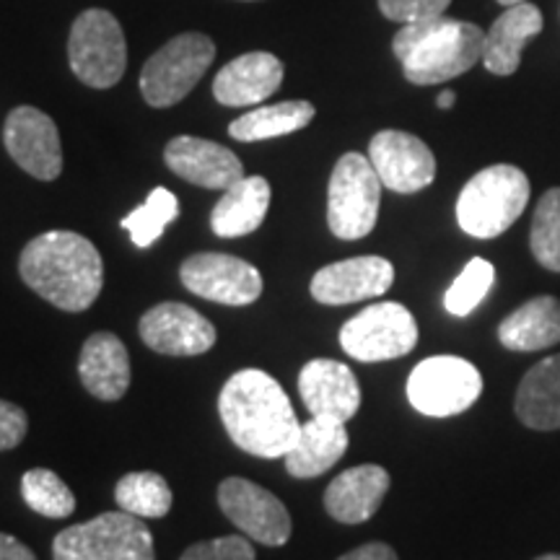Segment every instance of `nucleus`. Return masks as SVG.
Masks as SVG:
<instances>
[{"label": "nucleus", "instance_id": "38", "mask_svg": "<svg viewBox=\"0 0 560 560\" xmlns=\"http://www.w3.org/2000/svg\"><path fill=\"white\" fill-rule=\"evenodd\" d=\"M454 102H457V94H454V91H441V94H439V107L441 109H452Z\"/></svg>", "mask_w": 560, "mask_h": 560}, {"label": "nucleus", "instance_id": "37", "mask_svg": "<svg viewBox=\"0 0 560 560\" xmlns=\"http://www.w3.org/2000/svg\"><path fill=\"white\" fill-rule=\"evenodd\" d=\"M0 560H37V556L16 537L0 532Z\"/></svg>", "mask_w": 560, "mask_h": 560}, {"label": "nucleus", "instance_id": "28", "mask_svg": "<svg viewBox=\"0 0 560 560\" xmlns=\"http://www.w3.org/2000/svg\"><path fill=\"white\" fill-rule=\"evenodd\" d=\"M115 501L140 520H161L172 509V488L159 472H130L117 480Z\"/></svg>", "mask_w": 560, "mask_h": 560}, {"label": "nucleus", "instance_id": "24", "mask_svg": "<svg viewBox=\"0 0 560 560\" xmlns=\"http://www.w3.org/2000/svg\"><path fill=\"white\" fill-rule=\"evenodd\" d=\"M270 208V185L265 177H242L229 190L210 213V229L223 240L247 236L262 226Z\"/></svg>", "mask_w": 560, "mask_h": 560}, {"label": "nucleus", "instance_id": "34", "mask_svg": "<svg viewBox=\"0 0 560 560\" xmlns=\"http://www.w3.org/2000/svg\"><path fill=\"white\" fill-rule=\"evenodd\" d=\"M452 0H380V11L389 21H400V24H420V21H431L444 16Z\"/></svg>", "mask_w": 560, "mask_h": 560}, {"label": "nucleus", "instance_id": "40", "mask_svg": "<svg viewBox=\"0 0 560 560\" xmlns=\"http://www.w3.org/2000/svg\"><path fill=\"white\" fill-rule=\"evenodd\" d=\"M535 560H560V556H558V552H548V556H540V558H535Z\"/></svg>", "mask_w": 560, "mask_h": 560}, {"label": "nucleus", "instance_id": "23", "mask_svg": "<svg viewBox=\"0 0 560 560\" xmlns=\"http://www.w3.org/2000/svg\"><path fill=\"white\" fill-rule=\"evenodd\" d=\"M348 429L346 423L330 418H314L301 425V433L293 450L285 454V470L291 478L310 480L325 475L338 465L342 454L348 452Z\"/></svg>", "mask_w": 560, "mask_h": 560}, {"label": "nucleus", "instance_id": "26", "mask_svg": "<svg viewBox=\"0 0 560 560\" xmlns=\"http://www.w3.org/2000/svg\"><path fill=\"white\" fill-rule=\"evenodd\" d=\"M499 340L509 350H545L560 342V301L556 296H535L511 312L499 327Z\"/></svg>", "mask_w": 560, "mask_h": 560}, {"label": "nucleus", "instance_id": "10", "mask_svg": "<svg viewBox=\"0 0 560 560\" xmlns=\"http://www.w3.org/2000/svg\"><path fill=\"white\" fill-rule=\"evenodd\" d=\"M340 346L363 363L402 359L418 346L416 317L397 301L371 304L342 325Z\"/></svg>", "mask_w": 560, "mask_h": 560}, {"label": "nucleus", "instance_id": "16", "mask_svg": "<svg viewBox=\"0 0 560 560\" xmlns=\"http://www.w3.org/2000/svg\"><path fill=\"white\" fill-rule=\"evenodd\" d=\"M395 283V268L389 260L376 255L353 257V260L332 262L314 272L312 296L319 304L342 306L355 301L384 296Z\"/></svg>", "mask_w": 560, "mask_h": 560}, {"label": "nucleus", "instance_id": "12", "mask_svg": "<svg viewBox=\"0 0 560 560\" xmlns=\"http://www.w3.org/2000/svg\"><path fill=\"white\" fill-rule=\"evenodd\" d=\"M219 503L226 520L255 542L280 548L291 540V514L278 495L257 482L226 478L219 486Z\"/></svg>", "mask_w": 560, "mask_h": 560}, {"label": "nucleus", "instance_id": "15", "mask_svg": "<svg viewBox=\"0 0 560 560\" xmlns=\"http://www.w3.org/2000/svg\"><path fill=\"white\" fill-rule=\"evenodd\" d=\"M140 338L161 355H200L215 346V327L179 301H164L140 317Z\"/></svg>", "mask_w": 560, "mask_h": 560}, {"label": "nucleus", "instance_id": "3", "mask_svg": "<svg viewBox=\"0 0 560 560\" xmlns=\"http://www.w3.org/2000/svg\"><path fill=\"white\" fill-rule=\"evenodd\" d=\"M486 32L470 21L431 19L405 24L392 39V52L402 62L405 79L416 86L446 83L482 62Z\"/></svg>", "mask_w": 560, "mask_h": 560}, {"label": "nucleus", "instance_id": "29", "mask_svg": "<svg viewBox=\"0 0 560 560\" xmlns=\"http://www.w3.org/2000/svg\"><path fill=\"white\" fill-rule=\"evenodd\" d=\"M177 215H179L177 195L166 190V187H156V190H151L149 200H145L143 206L125 215L122 229L128 231L136 247L145 249L151 247L153 242L161 240L164 229L170 226L172 221H177Z\"/></svg>", "mask_w": 560, "mask_h": 560}, {"label": "nucleus", "instance_id": "20", "mask_svg": "<svg viewBox=\"0 0 560 560\" xmlns=\"http://www.w3.org/2000/svg\"><path fill=\"white\" fill-rule=\"evenodd\" d=\"M389 472L380 465H359L340 472L325 490V509L340 524H363L376 514L389 490Z\"/></svg>", "mask_w": 560, "mask_h": 560}, {"label": "nucleus", "instance_id": "8", "mask_svg": "<svg viewBox=\"0 0 560 560\" xmlns=\"http://www.w3.org/2000/svg\"><path fill=\"white\" fill-rule=\"evenodd\" d=\"M70 68L91 89H112L128 68V45L120 21L109 11L89 9L70 26Z\"/></svg>", "mask_w": 560, "mask_h": 560}, {"label": "nucleus", "instance_id": "2", "mask_svg": "<svg viewBox=\"0 0 560 560\" xmlns=\"http://www.w3.org/2000/svg\"><path fill=\"white\" fill-rule=\"evenodd\" d=\"M19 272L30 289L62 312H86L102 293L100 249L75 231H45L26 244Z\"/></svg>", "mask_w": 560, "mask_h": 560}, {"label": "nucleus", "instance_id": "39", "mask_svg": "<svg viewBox=\"0 0 560 560\" xmlns=\"http://www.w3.org/2000/svg\"><path fill=\"white\" fill-rule=\"evenodd\" d=\"M499 3H501V5H506V9H509V5H520V3H527V0H499Z\"/></svg>", "mask_w": 560, "mask_h": 560}, {"label": "nucleus", "instance_id": "9", "mask_svg": "<svg viewBox=\"0 0 560 560\" xmlns=\"http://www.w3.org/2000/svg\"><path fill=\"white\" fill-rule=\"evenodd\" d=\"M482 392V376L459 355L420 361L408 380V400L429 418H450L470 410Z\"/></svg>", "mask_w": 560, "mask_h": 560}, {"label": "nucleus", "instance_id": "27", "mask_svg": "<svg viewBox=\"0 0 560 560\" xmlns=\"http://www.w3.org/2000/svg\"><path fill=\"white\" fill-rule=\"evenodd\" d=\"M317 109L310 102H280L270 107H257L242 115L240 120L229 125V136L242 143H257V140H270L291 132L304 130L314 120Z\"/></svg>", "mask_w": 560, "mask_h": 560}, {"label": "nucleus", "instance_id": "36", "mask_svg": "<svg viewBox=\"0 0 560 560\" xmlns=\"http://www.w3.org/2000/svg\"><path fill=\"white\" fill-rule=\"evenodd\" d=\"M338 560H397V552L387 542H366L340 556Z\"/></svg>", "mask_w": 560, "mask_h": 560}, {"label": "nucleus", "instance_id": "32", "mask_svg": "<svg viewBox=\"0 0 560 560\" xmlns=\"http://www.w3.org/2000/svg\"><path fill=\"white\" fill-rule=\"evenodd\" d=\"M495 280V268L482 257H475L465 265V270L459 272V278L454 280L444 296L446 312L454 314V317H467V314L478 310L482 299L488 296V291L493 289Z\"/></svg>", "mask_w": 560, "mask_h": 560}, {"label": "nucleus", "instance_id": "33", "mask_svg": "<svg viewBox=\"0 0 560 560\" xmlns=\"http://www.w3.org/2000/svg\"><path fill=\"white\" fill-rule=\"evenodd\" d=\"M179 560H255V548L242 535H229L190 545Z\"/></svg>", "mask_w": 560, "mask_h": 560}, {"label": "nucleus", "instance_id": "35", "mask_svg": "<svg viewBox=\"0 0 560 560\" xmlns=\"http://www.w3.org/2000/svg\"><path fill=\"white\" fill-rule=\"evenodd\" d=\"M30 431L26 412L9 400H0V452L16 450Z\"/></svg>", "mask_w": 560, "mask_h": 560}, {"label": "nucleus", "instance_id": "6", "mask_svg": "<svg viewBox=\"0 0 560 560\" xmlns=\"http://www.w3.org/2000/svg\"><path fill=\"white\" fill-rule=\"evenodd\" d=\"M382 179L363 153H346L335 164L327 190V223L338 240L355 242L371 234L380 219Z\"/></svg>", "mask_w": 560, "mask_h": 560}, {"label": "nucleus", "instance_id": "4", "mask_svg": "<svg viewBox=\"0 0 560 560\" xmlns=\"http://www.w3.org/2000/svg\"><path fill=\"white\" fill-rule=\"evenodd\" d=\"M529 202V179L520 166L495 164L462 187L457 221L475 240H493L520 221Z\"/></svg>", "mask_w": 560, "mask_h": 560}, {"label": "nucleus", "instance_id": "22", "mask_svg": "<svg viewBox=\"0 0 560 560\" xmlns=\"http://www.w3.org/2000/svg\"><path fill=\"white\" fill-rule=\"evenodd\" d=\"M79 376L96 400H120L130 387V355L125 342L112 332L91 335L81 348Z\"/></svg>", "mask_w": 560, "mask_h": 560}, {"label": "nucleus", "instance_id": "30", "mask_svg": "<svg viewBox=\"0 0 560 560\" xmlns=\"http://www.w3.org/2000/svg\"><path fill=\"white\" fill-rule=\"evenodd\" d=\"M21 495H24L26 506L47 520H66L75 511V495L60 475L52 470H30L21 478Z\"/></svg>", "mask_w": 560, "mask_h": 560}, {"label": "nucleus", "instance_id": "1", "mask_svg": "<svg viewBox=\"0 0 560 560\" xmlns=\"http://www.w3.org/2000/svg\"><path fill=\"white\" fill-rule=\"evenodd\" d=\"M219 412L231 441L255 457H285L301 433L289 395L260 369L236 371L223 384Z\"/></svg>", "mask_w": 560, "mask_h": 560}, {"label": "nucleus", "instance_id": "19", "mask_svg": "<svg viewBox=\"0 0 560 560\" xmlns=\"http://www.w3.org/2000/svg\"><path fill=\"white\" fill-rule=\"evenodd\" d=\"M283 62L270 52H247L219 70L213 81V96L223 107H249L262 104L283 83Z\"/></svg>", "mask_w": 560, "mask_h": 560}, {"label": "nucleus", "instance_id": "21", "mask_svg": "<svg viewBox=\"0 0 560 560\" xmlns=\"http://www.w3.org/2000/svg\"><path fill=\"white\" fill-rule=\"evenodd\" d=\"M542 11L532 3L509 5L493 21L482 45V66L493 75H511L522 66V52L542 32Z\"/></svg>", "mask_w": 560, "mask_h": 560}, {"label": "nucleus", "instance_id": "25", "mask_svg": "<svg viewBox=\"0 0 560 560\" xmlns=\"http://www.w3.org/2000/svg\"><path fill=\"white\" fill-rule=\"evenodd\" d=\"M514 410L527 429H560V353L542 359L524 374L516 389Z\"/></svg>", "mask_w": 560, "mask_h": 560}, {"label": "nucleus", "instance_id": "13", "mask_svg": "<svg viewBox=\"0 0 560 560\" xmlns=\"http://www.w3.org/2000/svg\"><path fill=\"white\" fill-rule=\"evenodd\" d=\"M369 161L392 192L412 195L436 179V156L423 140L405 130H382L371 138Z\"/></svg>", "mask_w": 560, "mask_h": 560}, {"label": "nucleus", "instance_id": "14", "mask_svg": "<svg viewBox=\"0 0 560 560\" xmlns=\"http://www.w3.org/2000/svg\"><path fill=\"white\" fill-rule=\"evenodd\" d=\"M3 143L11 159L34 179L52 182L62 172L60 132L52 117L37 107H16L5 117Z\"/></svg>", "mask_w": 560, "mask_h": 560}, {"label": "nucleus", "instance_id": "17", "mask_svg": "<svg viewBox=\"0 0 560 560\" xmlns=\"http://www.w3.org/2000/svg\"><path fill=\"white\" fill-rule=\"evenodd\" d=\"M164 161L177 177L206 190H229L244 177V166L236 153L206 138L179 136L170 140Z\"/></svg>", "mask_w": 560, "mask_h": 560}, {"label": "nucleus", "instance_id": "11", "mask_svg": "<svg viewBox=\"0 0 560 560\" xmlns=\"http://www.w3.org/2000/svg\"><path fill=\"white\" fill-rule=\"evenodd\" d=\"M179 278L195 296L226 306H247L262 296V276L255 265L221 252H200L187 257Z\"/></svg>", "mask_w": 560, "mask_h": 560}, {"label": "nucleus", "instance_id": "7", "mask_svg": "<svg viewBox=\"0 0 560 560\" xmlns=\"http://www.w3.org/2000/svg\"><path fill=\"white\" fill-rule=\"evenodd\" d=\"M213 58L215 45L206 34L187 32L170 39L143 66V73H140L143 100L156 109L179 104L198 86Z\"/></svg>", "mask_w": 560, "mask_h": 560}, {"label": "nucleus", "instance_id": "18", "mask_svg": "<svg viewBox=\"0 0 560 560\" xmlns=\"http://www.w3.org/2000/svg\"><path fill=\"white\" fill-rule=\"evenodd\" d=\"M299 395L314 418L348 423L361 408V387L350 366L332 359H314L301 369Z\"/></svg>", "mask_w": 560, "mask_h": 560}, {"label": "nucleus", "instance_id": "31", "mask_svg": "<svg viewBox=\"0 0 560 560\" xmlns=\"http://www.w3.org/2000/svg\"><path fill=\"white\" fill-rule=\"evenodd\" d=\"M529 247L545 270L560 272V187H552L537 202Z\"/></svg>", "mask_w": 560, "mask_h": 560}, {"label": "nucleus", "instance_id": "5", "mask_svg": "<svg viewBox=\"0 0 560 560\" xmlns=\"http://www.w3.org/2000/svg\"><path fill=\"white\" fill-rule=\"evenodd\" d=\"M55 560H156L151 529L128 511H107L96 520L62 529L52 542Z\"/></svg>", "mask_w": 560, "mask_h": 560}]
</instances>
